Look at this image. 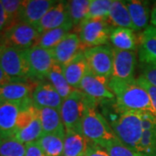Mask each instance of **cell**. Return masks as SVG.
<instances>
[{
    "instance_id": "obj_33",
    "label": "cell",
    "mask_w": 156,
    "mask_h": 156,
    "mask_svg": "<svg viewBox=\"0 0 156 156\" xmlns=\"http://www.w3.org/2000/svg\"><path fill=\"white\" fill-rule=\"evenodd\" d=\"M103 148L108 152L109 156H142L138 152L123 144L118 138L108 142Z\"/></svg>"
},
{
    "instance_id": "obj_15",
    "label": "cell",
    "mask_w": 156,
    "mask_h": 156,
    "mask_svg": "<svg viewBox=\"0 0 156 156\" xmlns=\"http://www.w3.org/2000/svg\"><path fill=\"white\" fill-rule=\"evenodd\" d=\"M53 0H24L19 11V22L36 26L50 8L56 4Z\"/></svg>"
},
{
    "instance_id": "obj_26",
    "label": "cell",
    "mask_w": 156,
    "mask_h": 156,
    "mask_svg": "<svg viewBox=\"0 0 156 156\" xmlns=\"http://www.w3.org/2000/svg\"><path fill=\"white\" fill-rule=\"evenodd\" d=\"M73 27H74V24L70 21L61 27L53 29V30H50L42 33L39 37L36 46H39L41 48H44L48 50H52L67 36L68 34L70 33L69 31L72 30Z\"/></svg>"
},
{
    "instance_id": "obj_29",
    "label": "cell",
    "mask_w": 156,
    "mask_h": 156,
    "mask_svg": "<svg viewBox=\"0 0 156 156\" xmlns=\"http://www.w3.org/2000/svg\"><path fill=\"white\" fill-rule=\"evenodd\" d=\"M91 0H71L67 1L69 17L74 26H79L88 16Z\"/></svg>"
},
{
    "instance_id": "obj_8",
    "label": "cell",
    "mask_w": 156,
    "mask_h": 156,
    "mask_svg": "<svg viewBox=\"0 0 156 156\" xmlns=\"http://www.w3.org/2000/svg\"><path fill=\"white\" fill-rule=\"evenodd\" d=\"M89 70L95 75L110 79L114 69L113 48L108 45L97 46L84 50Z\"/></svg>"
},
{
    "instance_id": "obj_40",
    "label": "cell",
    "mask_w": 156,
    "mask_h": 156,
    "mask_svg": "<svg viewBox=\"0 0 156 156\" xmlns=\"http://www.w3.org/2000/svg\"><path fill=\"white\" fill-rule=\"evenodd\" d=\"M11 81H14V80H12L10 76H8L5 73V71L2 69L1 66H0V86H2V85H4V84L5 83H10Z\"/></svg>"
},
{
    "instance_id": "obj_12",
    "label": "cell",
    "mask_w": 156,
    "mask_h": 156,
    "mask_svg": "<svg viewBox=\"0 0 156 156\" xmlns=\"http://www.w3.org/2000/svg\"><path fill=\"white\" fill-rule=\"evenodd\" d=\"M34 80H14L0 86V99L3 101H23L31 99L37 83Z\"/></svg>"
},
{
    "instance_id": "obj_27",
    "label": "cell",
    "mask_w": 156,
    "mask_h": 156,
    "mask_svg": "<svg viewBox=\"0 0 156 156\" xmlns=\"http://www.w3.org/2000/svg\"><path fill=\"white\" fill-rule=\"evenodd\" d=\"M47 79L49 80V83H50L58 92V94L61 95L63 100L67 98L75 90V89H73L67 82L63 73L62 66L56 62L49 73Z\"/></svg>"
},
{
    "instance_id": "obj_13",
    "label": "cell",
    "mask_w": 156,
    "mask_h": 156,
    "mask_svg": "<svg viewBox=\"0 0 156 156\" xmlns=\"http://www.w3.org/2000/svg\"><path fill=\"white\" fill-rule=\"evenodd\" d=\"M70 21L71 19L69 17L67 1H57L56 5L50 8V11L37 23L35 28L39 33L42 34L50 30L61 27Z\"/></svg>"
},
{
    "instance_id": "obj_31",
    "label": "cell",
    "mask_w": 156,
    "mask_h": 156,
    "mask_svg": "<svg viewBox=\"0 0 156 156\" xmlns=\"http://www.w3.org/2000/svg\"><path fill=\"white\" fill-rule=\"evenodd\" d=\"M112 3L113 0H91L86 18L108 20Z\"/></svg>"
},
{
    "instance_id": "obj_30",
    "label": "cell",
    "mask_w": 156,
    "mask_h": 156,
    "mask_svg": "<svg viewBox=\"0 0 156 156\" xmlns=\"http://www.w3.org/2000/svg\"><path fill=\"white\" fill-rule=\"evenodd\" d=\"M137 152L142 156H156V125L143 131Z\"/></svg>"
},
{
    "instance_id": "obj_2",
    "label": "cell",
    "mask_w": 156,
    "mask_h": 156,
    "mask_svg": "<svg viewBox=\"0 0 156 156\" xmlns=\"http://www.w3.org/2000/svg\"><path fill=\"white\" fill-rule=\"evenodd\" d=\"M97 103L80 89H75L63 100L60 108V115L65 129L82 134V122L86 112L89 108H96Z\"/></svg>"
},
{
    "instance_id": "obj_11",
    "label": "cell",
    "mask_w": 156,
    "mask_h": 156,
    "mask_svg": "<svg viewBox=\"0 0 156 156\" xmlns=\"http://www.w3.org/2000/svg\"><path fill=\"white\" fill-rule=\"evenodd\" d=\"M31 100L15 102L5 101L0 106V138H13L16 133L18 115L23 108Z\"/></svg>"
},
{
    "instance_id": "obj_5",
    "label": "cell",
    "mask_w": 156,
    "mask_h": 156,
    "mask_svg": "<svg viewBox=\"0 0 156 156\" xmlns=\"http://www.w3.org/2000/svg\"><path fill=\"white\" fill-rule=\"evenodd\" d=\"M26 50L6 47L0 56V66L12 80H33Z\"/></svg>"
},
{
    "instance_id": "obj_39",
    "label": "cell",
    "mask_w": 156,
    "mask_h": 156,
    "mask_svg": "<svg viewBox=\"0 0 156 156\" xmlns=\"http://www.w3.org/2000/svg\"><path fill=\"white\" fill-rule=\"evenodd\" d=\"M9 26V20L8 17L6 15L5 11L3 7V5L0 0V32H4L7 27Z\"/></svg>"
},
{
    "instance_id": "obj_17",
    "label": "cell",
    "mask_w": 156,
    "mask_h": 156,
    "mask_svg": "<svg viewBox=\"0 0 156 156\" xmlns=\"http://www.w3.org/2000/svg\"><path fill=\"white\" fill-rule=\"evenodd\" d=\"M31 99L37 108H50L60 110L63 99L48 82H40L34 89Z\"/></svg>"
},
{
    "instance_id": "obj_42",
    "label": "cell",
    "mask_w": 156,
    "mask_h": 156,
    "mask_svg": "<svg viewBox=\"0 0 156 156\" xmlns=\"http://www.w3.org/2000/svg\"><path fill=\"white\" fill-rule=\"evenodd\" d=\"M6 48L5 44L4 43V39H3V34L0 32V56L1 54L3 53V51L5 50V49Z\"/></svg>"
},
{
    "instance_id": "obj_7",
    "label": "cell",
    "mask_w": 156,
    "mask_h": 156,
    "mask_svg": "<svg viewBox=\"0 0 156 156\" xmlns=\"http://www.w3.org/2000/svg\"><path fill=\"white\" fill-rule=\"evenodd\" d=\"M2 34L6 47L23 50L36 46L41 35L34 26L23 22L9 26Z\"/></svg>"
},
{
    "instance_id": "obj_23",
    "label": "cell",
    "mask_w": 156,
    "mask_h": 156,
    "mask_svg": "<svg viewBox=\"0 0 156 156\" xmlns=\"http://www.w3.org/2000/svg\"><path fill=\"white\" fill-rule=\"evenodd\" d=\"M37 115L42 126L43 134H51L65 129L62 120L60 110L50 108H37Z\"/></svg>"
},
{
    "instance_id": "obj_6",
    "label": "cell",
    "mask_w": 156,
    "mask_h": 156,
    "mask_svg": "<svg viewBox=\"0 0 156 156\" xmlns=\"http://www.w3.org/2000/svg\"><path fill=\"white\" fill-rule=\"evenodd\" d=\"M113 29L107 20L84 19L79 25V38L83 50L108 44Z\"/></svg>"
},
{
    "instance_id": "obj_38",
    "label": "cell",
    "mask_w": 156,
    "mask_h": 156,
    "mask_svg": "<svg viewBox=\"0 0 156 156\" xmlns=\"http://www.w3.org/2000/svg\"><path fill=\"white\" fill-rule=\"evenodd\" d=\"M25 147H26L25 156H47L37 142L27 144L25 145Z\"/></svg>"
},
{
    "instance_id": "obj_28",
    "label": "cell",
    "mask_w": 156,
    "mask_h": 156,
    "mask_svg": "<svg viewBox=\"0 0 156 156\" xmlns=\"http://www.w3.org/2000/svg\"><path fill=\"white\" fill-rule=\"evenodd\" d=\"M43 134V129L40 124L37 115L33 119V121L26 126L25 128L17 130L15 133L13 138L17 140L21 143L27 145L30 143L37 142Z\"/></svg>"
},
{
    "instance_id": "obj_10",
    "label": "cell",
    "mask_w": 156,
    "mask_h": 156,
    "mask_svg": "<svg viewBox=\"0 0 156 156\" xmlns=\"http://www.w3.org/2000/svg\"><path fill=\"white\" fill-rule=\"evenodd\" d=\"M109 80L108 78L95 75L89 69L80 84L79 89L97 102L114 100L115 95L109 87Z\"/></svg>"
},
{
    "instance_id": "obj_3",
    "label": "cell",
    "mask_w": 156,
    "mask_h": 156,
    "mask_svg": "<svg viewBox=\"0 0 156 156\" xmlns=\"http://www.w3.org/2000/svg\"><path fill=\"white\" fill-rule=\"evenodd\" d=\"M119 114L117 119L112 122V128L123 144L137 152L144 131L141 112L125 111Z\"/></svg>"
},
{
    "instance_id": "obj_20",
    "label": "cell",
    "mask_w": 156,
    "mask_h": 156,
    "mask_svg": "<svg viewBox=\"0 0 156 156\" xmlns=\"http://www.w3.org/2000/svg\"><path fill=\"white\" fill-rule=\"evenodd\" d=\"M128 12L133 23L134 30H140L147 27V23L151 17L149 2L130 0L125 1Z\"/></svg>"
},
{
    "instance_id": "obj_25",
    "label": "cell",
    "mask_w": 156,
    "mask_h": 156,
    "mask_svg": "<svg viewBox=\"0 0 156 156\" xmlns=\"http://www.w3.org/2000/svg\"><path fill=\"white\" fill-rule=\"evenodd\" d=\"M107 21L112 27L128 28L133 30L132 20L125 1L113 0Z\"/></svg>"
},
{
    "instance_id": "obj_35",
    "label": "cell",
    "mask_w": 156,
    "mask_h": 156,
    "mask_svg": "<svg viewBox=\"0 0 156 156\" xmlns=\"http://www.w3.org/2000/svg\"><path fill=\"white\" fill-rule=\"evenodd\" d=\"M136 80L147 90V92L148 93L149 97H150L152 106H153L154 111V114H155L156 115V87L149 83L141 75L138 78H136Z\"/></svg>"
},
{
    "instance_id": "obj_32",
    "label": "cell",
    "mask_w": 156,
    "mask_h": 156,
    "mask_svg": "<svg viewBox=\"0 0 156 156\" xmlns=\"http://www.w3.org/2000/svg\"><path fill=\"white\" fill-rule=\"evenodd\" d=\"M25 145L15 138H0V156H25Z\"/></svg>"
},
{
    "instance_id": "obj_41",
    "label": "cell",
    "mask_w": 156,
    "mask_h": 156,
    "mask_svg": "<svg viewBox=\"0 0 156 156\" xmlns=\"http://www.w3.org/2000/svg\"><path fill=\"white\" fill-rule=\"evenodd\" d=\"M150 23L152 26L156 28V4L154 6L153 10L151 11V17H150Z\"/></svg>"
},
{
    "instance_id": "obj_43",
    "label": "cell",
    "mask_w": 156,
    "mask_h": 156,
    "mask_svg": "<svg viewBox=\"0 0 156 156\" xmlns=\"http://www.w3.org/2000/svg\"><path fill=\"white\" fill-rule=\"evenodd\" d=\"M4 102H5V101H3L0 99V106H1V105H2V104L4 103Z\"/></svg>"
},
{
    "instance_id": "obj_16",
    "label": "cell",
    "mask_w": 156,
    "mask_h": 156,
    "mask_svg": "<svg viewBox=\"0 0 156 156\" xmlns=\"http://www.w3.org/2000/svg\"><path fill=\"white\" fill-rule=\"evenodd\" d=\"M51 51L56 63L64 66L84 50L77 34L69 33Z\"/></svg>"
},
{
    "instance_id": "obj_19",
    "label": "cell",
    "mask_w": 156,
    "mask_h": 156,
    "mask_svg": "<svg viewBox=\"0 0 156 156\" xmlns=\"http://www.w3.org/2000/svg\"><path fill=\"white\" fill-rule=\"evenodd\" d=\"M62 69L69 84L73 89H79L80 84L89 69L84 51H81L69 63L62 66Z\"/></svg>"
},
{
    "instance_id": "obj_1",
    "label": "cell",
    "mask_w": 156,
    "mask_h": 156,
    "mask_svg": "<svg viewBox=\"0 0 156 156\" xmlns=\"http://www.w3.org/2000/svg\"><path fill=\"white\" fill-rule=\"evenodd\" d=\"M109 87L115 95V108L119 113L148 112L155 115L148 93L135 78L121 80L111 77Z\"/></svg>"
},
{
    "instance_id": "obj_37",
    "label": "cell",
    "mask_w": 156,
    "mask_h": 156,
    "mask_svg": "<svg viewBox=\"0 0 156 156\" xmlns=\"http://www.w3.org/2000/svg\"><path fill=\"white\" fill-rule=\"evenodd\" d=\"M85 156H109V154L103 147L90 142Z\"/></svg>"
},
{
    "instance_id": "obj_4",
    "label": "cell",
    "mask_w": 156,
    "mask_h": 156,
    "mask_svg": "<svg viewBox=\"0 0 156 156\" xmlns=\"http://www.w3.org/2000/svg\"><path fill=\"white\" fill-rule=\"evenodd\" d=\"M82 134L90 142L101 147L117 138L111 125L96 108H89L86 112L82 122Z\"/></svg>"
},
{
    "instance_id": "obj_18",
    "label": "cell",
    "mask_w": 156,
    "mask_h": 156,
    "mask_svg": "<svg viewBox=\"0 0 156 156\" xmlns=\"http://www.w3.org/2000/svg\"><path fill=\"white\" fill-rule=\"evenodd\" d=\"M139 59L143 64L156 63V28L149 25L140 34Z\"/></svg>"
},
{
    "instance_id": "obj_14",
    "label": "cell",
    "mask_w": 156,
    "mask_h": 156,
    "mask_svg": "<svg viewBox=\"0 0 156 156\" xmlns=\"http://www.w3.org/2000/svg\"><path fill=\"white\" fill-rule=\"evenodd\" d=\"M114 54V69L112 77L129 80L134 79L137 57L135 51L122 50L113 48Z\"/></svg>"
},
{
    "instance_id": "obj_9",
    "label": "cell",
    "mask_w": 156,
    "mask_h": 156,
    "mask_svg": "<svg viewBox=\"0 0 156 156\" xmlns=\"http://www.w3.org/2000/svg\"><path fill=\"white\" fill-rule=\"evenodd\" d=\"M26 51L32 79L37 82L44 81L56 62L51 50L34 46Z\"/></svg>"
},
{
    "instance_id": "obj_34",
    "label": "cell",
    "mask_w": 156,
    "mask_h": 156,
    "mask_svg": "<svg viewBox=\"0 0 156 156\" xmlns=\"http://www.w3.org/2000/svg\"><path fill=\"white\" fill-rule=\"evenodd\" d=\"M1 3L8 17L9 26L19 22V11H20L23 1L21 0H1Z\"/></svg>"
},
{
    "instance_id": "obj_21",
    "label": "cell",
    "mask_w": 156,
    "mask_h": 156,
    "mask_svg": "<svg viewBox=\"0 0 156 156\" xmlns=\"http://www.w3.org/2000/svg\"><path fill=\"white\" fill-rule=\"evenodd\" d=\"M90 141L83 134L65 129L62 156H85Z\"/></svg>"
},
{
    "instance_id": "obj_24",
    "label": "cell",
    "mask_w": 156,
    "mask_h": 156,
    "mask_svg": "<svg viewBox=\"0 0 156 156\" xmlns=\"http://www.w3.org/2000/svg\"><path fill=\"white\" fill-rule=\"evenodd\" d=\"M65 129L51 134H43L37 141L47 156H62Z\"/></svg>"
},
{
    "instance_id": "obj_22",
    "label": "cell",
    "mask_w": 156,
    "mask_h": 156,
    "mask_svg": "<svg viewBox=\"0 0 156 156\" xmlns=\"http://www.w3.org/2000/svg\"><path fill=\"white\" fill-rule=\"evenodd\" d=\"M109 41L114 48L118 50L135 51L139 47V37L132 29L114 28Z\"/></svg>"
},
{
    "instance_id": "obj_36",
    "label": "cell",
    "mask_w": 156,
    "mask_h": 156,
    "mask_svg": "<svg viewBox=\"0 0 156 156\" xmlns=\"http://www.w3.org/2000/svg\"><path fill=\"white\" fill-rule=\"evenodd\" d=\"M141 69H142L141 76L149 83L156 87V63H150V64L142 63Z\"/></svg>"
}]
</instances>
